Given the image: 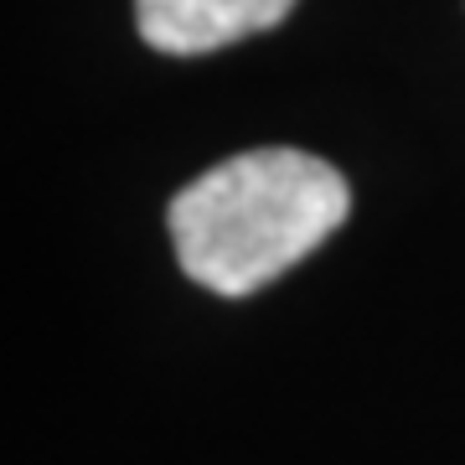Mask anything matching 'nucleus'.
<instances>
[{"label":"nucleus","instance_id":"nucleus-1","mask_svg":"<svg viewBox=\"0 0 465 465\" xmlns=\"http://www.w3.org/2000/svg\"><path fill=\"white\" fill-rule=\"evenodd\" d=\"M351 213V186L311 150L228 155L171 197L176 259L213 295H253L321 249Z\"/></svg>","mask_w":465,"mask_h":465},{"label":"nucleus","instance_id":"nucleus-2","mask_svg":"<svg viewBox=\"0 0 465 465\" xmlns=\"http://www.w3.org/2000/svg\"><path fill=\"white\" fill-rule=\"evenodd\" d=\"M295 0H134V26L145 47L166 57H202L243 36L274 32Z\"/></svg>","mask_w":465,"mask_h":465}]
</instances>
